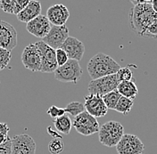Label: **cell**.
<instances>
[{
  "label": "cell",
  "mask_w": 157,
  "mask_h": 154,
  "mask_svg": "<svg viewBox=\"0 0 157 154\" xmlns=\"http://www.w3.org/2000/svg\"><path fill=\"white\" fill-rule=\"evenodd\" d=\"M51 27L52 25L48 17L46 15L40 14L37 18L27 23L26 29L31 35L39 39H44L48 34Z\"/></svg>",
  "instance_id": "cell-14"
},
{
  "label": "cell",
  "mask_w": 157,
  "mask_h": 154,
  "mask_svg": "<svg viewBox=\"0 0 157 154\" xmlns=\"http://www.w3.org/2000/svg\"><path fill=\"white\" fill-rule=\"evenodd\" d=\"M29 2V0H0V9L5 13L17 15Z\"/></svg>",
  "instance_id": "cell-18"
},
{
  "label": "cell",
  "mask_w": 157,
  "mask_h": 154,
  "mask_svg": "<svg viewBox=\"0 0 157 154\" xmlns=\"http://www.w3.org/2000/svg\"><path fill=\"white\" fill-rule=\"evenodd\" d=\"M11 58H12L11 51L0 48V70H3L4 69L8 66Z\"/></svg>",
  "instance_id": "cell-26"
},
{
  "label": "cell",
  "mask_w": 157,
  "mask_h": 154,
  "mask_svg": "<svg viewBox=\"0 0 157 154\" xmlns=\"http://www.w3.org/2000/svg\"><path fill=\"white\" fill-rule=\"evenodd\" d=\"M17 45V32L13 25L0 20V48L12 51Z\"/></svg>",
  "instance_id": "cell-12"
},
{
  "label": "cell",
  "mask_w": 157,
  "mask_h": 154,
  "mask_svg": "<svg viewBox=\"0 0 157 154\" xmlns=\"http://www.w3.org/2000/svg\"><path fill=\"white\" fill-rule=\"evenodd\" d=\"M21 62L23 66L32 72L40 71L41 59L39 49L35 43H31L23 49L21 54Z\"/></svg>",
  "instance_id": "cell-10"
},
{
  "label": "cell",
  "mask_w": 157,
  "mask_h": 154,
  "mask_svg": "<svg viewBox=\"0 0 157 154\" xmlns=\"http://www.w3.org/2000/svg\"><path fill=\"white\" fill-rule=\"evenodd\" d=\"M11 148L12 154H35L37 146L30 135L21 134L11 139Z\"/></svg>",
  "instance_id": "cell-9"
},
{
  "label": "cell",
  "mask_w": 157,
  "mask_h": 154,
  "mask_svg": "<svg viewBox=\"0 0 157 154\" xmlns=\"http://www.w3.org/2000/svg\"><path fill=\"white\" fill-rule=\"evenodd\" d=\"M62 49L66 53L69 60H75L79 62L84 55L85 46L84 44L74 37H70L62 46Z\"/></svg>",
  "instance_id": "cell-16"
},
{
  "label": "cell",
  "mask_w": 157,
  "mask_h": 154,
  "mask_svg": "<svg viewBox=\"0 0 157 154\" xmlns=\"http://www.w3.org/2000/svg\"><path fill=\"white\" fill-rule=\"evenodd\" d=\"M39 49L40 59H41V68L40 72L51 73L55 72L58 68L56 57V50L51 48L43 41H39L35 43Z\"/></svg>",
  "instance_id": "cell-7"
},
{
  "label": "cell",
  "mask_w": 157,
  "mask_h": 154,
  "mask_svg": "<svg viewBox=\"0 0 157 154\" xmlns=\"http://www.w3.org/2000/svg\"><path fill=\"white\" fill-rule=\"evenodd\" d=\"M87 69L92 80H95L116 74L121 66L111 56L103 53H98L89 60Z\"/></svg>",
  "instance_id": "cell-2"
},
{
  "label": "cell",
  "mask_w": 157,
  "mask_h": 154,
  "mask_svg": "<svg viewBox=\"0 0 157 154\" xmlns=\"http://www.w3.org/2000/svg\"><path fill=\"white\" fill-rule=\"evenodd\" d=\"M72 126L76 129L78 134L84 136H89L98 133L100 129L98 119L88 114L86 111L74 118Z\"/></svg>",
  "instance_id": "cell-6"
},
{
  "label": "cell",
  "mask_w": 157,
  "mask_h": 154,
  "mask_svg": "<svg viewBox=\"0 0 157 154\" xmlns=\"http://www.w3.org/2000/svg\"><path fill=\"white\" fill-rule=\"evenodd\" d=\"M8 132H9V127L7 124L0 122V145L5 144L9 136H8Z\"/></svg>",
  "instance_id": "cell-29"
},
{
  "label": "cell",
  "mask_w": 157,
  "mask_h": 154,
  "mask_svg": "<svg viewBox=\"0 0 157 154\" xmlns=\"http://www.w3.org/2000/svg\"><path fill=\"white\" fill-rule=\"evenodd\" d=\"M69 29L66 25L63 26H52L48 34L42 39V41L51 48L57 50L62 48L64 41L68 39Z\"/></svg>",
  "instance_id": "cell-11"
},
{
  "label": "cell",
  "mask_w": 157,
  "mask_h": 154,
  "mask_svg": "<svg viewBox=\"0 0 157 154\" xmlns=\"http://www.w3.org/2000/svg\"><path fill=\"white\" fill-rule=\"evenodd\" d=\"M117 78L120 82H124V81H132L133 78V72L132 70L128 67L121 68L118 72L116 73Z\"/></svg>",
  "instance_id": "cell-25"
},
{
  "label": "cell",
  "mask_w": 157,
  "mask_h": 154,
  "mask_svg": "<svg viewBox=\"0 0 157 154\" xmlns=\"http://www.w3.org/2000/svg\"><path fill=\"white\" fill-rule=\"evenodd\" d=\"M129 26L139 37H144L147 29L157 20V13L154 11L150 1L134 6L129 11Z\"/></svg>",
  "instance_id": "cell-1"
},
{
  "label": "cell",
  "mask_w": 157,
  "mask_h": 154,
  "mask_svg": "<svg viewBox=\"0 0 157 154\" xmlns=\"http://www.w3.org/2000/svg\"><path fill=\"white\" fill-rule=\"evenodd\" d=\"M124 135V127L120 122L108 121L100 126L98 132L99 142L106 147H116Z\"/></svg>",
  "instance_id": "cell-3"
},
{
  "label": "cell",
  "mask_w": 157,
  "mask_h": 154,
  "mask_svg": "<svg viewBox=\"0 0 157 154\" xmlns=\"http://www.w3.org/2000/svg\"><path fill=\"white\" fill-rule=\"evenodd\" d=\"M144 37H150L157 39V20L154 21V23L147 29Z\"/></svg>",
  "instance_id": "cell-30"
},
{
  "label": "cell",
  "mask_w": 157,
  "mask_h": 154,
  "mask_svg": "<svg viewBox=\"0 0 157 154\" xmlns=\"http://www.w3.org/2000/svg\"><path fill=\"white\" fill-rule=\"evenodd\" d=\"M46 16L53 26H63L66 25V21L70 17V12L65 6L56 4L49 7Z\"/></svg>",
  "instance_id": "cell-15"
},
{
  "label": "cell",
  "mask_w": 157,
  "mask_h": 154,
  "mask_svg": "<svg viewBox=\"0 0 157 154\" xmlns=\"http://www.w3.org/2000/svg\"><path fill=\"white\" fill-rule=\"evenodd\" d=\"M150 4L152 5V7L154 11L157 13V0H153V1H150Z\"/></svg>",
  "instance_id": "cell-32"
},
{
  "label": "cell",
  "mask_w": 157,
  "mask_h": 154,
  "mask_svg": "<svg viewBox=\"0 0 157 154\" xmlns=\"http://www.w3.org/2000/svg\"><path fill=\"white\" fill-rule=\"evenodd\" d=\"M121 96L118 93L117 90H115L111 93H108L105 96H102V98L108 110H115V107L117 105L118 101L120 100Z\"/></svg>",
  "instance_id": "cell-22"
},
{
  "label": "cell",
  "mask_w": 157,
  "mask_h": 154,
  "mask_svg": "<svg viewBox=\"0 0 157 154\" xmlns=\"http://www.w3.org/2000/svg\"><path fill=\"white\" fill-rule=\"evenodd\" d=\"M63 143L59 138L52 139L48 144V151L51 154H60L63 151Z\"/></svg>",
  "instance_id": "cell-24"
},
{
  "label": "cell",
  "mask_w": 157,
  "mask_h": 154,
  "mask_svg": "<svg viewBox=\"0 0 157 154\" xmlns=\"http://www.w3.org/2000/svg\"><path fill=\"white\" fill-rule=\"evenodd\" d=\"M41 13V3L39 1L31 0L29 4L17 14L20 21L28 23L30 21L37 18Z\"/></svg>",
  "instance_id": "cell-17"
},
{
  "label": "cell",
  "mask_w": 157,
  "mask_h": 154,
  "mask_svg": "<svg viewBox=\"0 0 157 154\" xmlns=\"http://www.w3.org/2000/svg\"><path fill=\"white\" fill-rule=\"evenodd\" d=\"M0 154H12V148H11V139L0 145Z\"/></svg>",
  "instance_id": "cell-31"
},
{
  "label": "cell",
  "mask_w": 157,
  "mask_h": 154,
  "mask_svg": "<svg viewBox=\"0 0 157 154\" xmlns=\"http://www.w3.org/2000/svg\"><path fill=\"white\" fill-rule=\"evenodd\" d=\"M130 2H131V4H133L134 6H137V5H140V4H145V3H147V1H146V0H142V1H139V0H137V1L131 0Z\"/></svg>",
  "instance_id": "cell-33"
},
{
  "label": "cell",
  "mask_w": 157,
  "mask_h": 154,
  "mask_svg": "<svg viewBox=\"0 0 157 154\" xmlns=\"http://www.w3.org/2000/svg\"><path fill=\"white\" fill-rule=\"evenodd\" d=\"M85 103L84 107L88 114L94 118H102L107 114L108 109L104 103L102 96L98 95L89 94L84 97Z\"/></svg>",
  "instance_id": "cell-13"
},
{
  "label": "cell",
  "mask_w": 157,
  "mask_h": 154,
  "mask_svg": "<svg viewBox=\"0 0 157 154\" xmlns=\"http://www.w3.org/2000/svg\"><path fill=\"white\" fill-rule=\"evenodd\" d=\"M118 93L123 97L134 100L138 94V89L133 81L120 82L117 87Z\"/></svg>",
  "instance_id": "cell-19"
},
{
  "label": "cell",
  "mask_w": 157,
  "mask_h": 154,
  "mask_svg": "<svg viewBox=\"0 0 157 154\" xmlns=\"http://www.w3.org/2000/svg\"><path fill=\"white\" fill-rule=\"evenodd\" d=\"M56 62H57L58 67L64 65L69 61V58L66 53L62 48L56 50Z\"/></svg>",
  "instance_id": "cell-28"
},
{
  "label": "cell",
  "mask_w": 157,
  "mask_h": 154,
  "mask_svg": "<svg viewBox=\"0 0 157 154\" xmlns=\"http://www.w3.org/2000/svg\"><path fill=\"white\" fill-rule=\"evenodd\" d=\"M119 83L120 81L117 78L116 74H113L98 79L91 80L88 84V90L89 94L104 96L108 93L117 90Z\"/></svg>",
  "instance_id": "cell-5"
},
{
  "label": "cell",
  "mask_w": 157,
  "mask_h": 154,
  "mask_svg": "<svg viewBox=\"0 0 157 154\" xmlns=\"http://www.w3.org/2000/svg\"><path fill=\"white\" fill-rule=\"evenodd\" d=\"M48 114L52 118L56 119L57 118H60L62 116L65 115V110L64 108H60V107H57V106L52 105L48 110Z\"/></svg>",
  "instance_id": "cell-27"
},
{
  "label": "cell",
  "mask_w": 157,
  "mask_h": 154,
  "mask_svg": "<svg viewBox=\"0 0 157 154\" xmlns=\"http://www.w3.org/2000/svg\"><path fill=\"white\" fill-rule=\"evenodd\" d=\"M64 110L65 112L68 113L69 115L75 118L85 111V107L83 103L79 102H71L64 108Z\"/></svg>",
  "instance_id": "cell-23"
},
{
  "label": "cell",
  "mask_w": 157,
  "mask_h": 154,
  "mask_svg": "<svg viewBox=\"0 0 157 154\" xmlns=\"http://www.w3.org/2000/svg\"><path fill=\"white\" fill-rule=\"evenodd\" d=\"M133 104H134L133 100L126 98V97L121 96L120 100L118 101L117 105L115 107L114 111H116L123 115H128V113L131 111Z\"/></svg>",
  "instance_id": "cell-21"
},
{
  "label": "cell",
  "mask_w": 157,
  "mask_h": 154,
  "mask_svg": "<svg viewBox=\"0 0 157 154\" xmlns=\"http://www.w3.org/2000/svg\"><path fill=\"white\" fill-rule=\"evenodd\" d=\"M54 73L58 81L77 84L82 77L83 71L78 61L69 60L64 65L57 68Z\"/></svg>",
  "instance_id": "cell-4"
},
{
  "label": "cell",
  "mask_w": 157,
  "mask_h": 154,
  "mask_svg": "<svg viewBox=\"0 0 157 154\" xmlns=\"http://www.w3.org/2000/svg\"><path fill=\"white\" fill-rule=\"evenodd\" d=\"M54 124H55L56 130L63 135H69L71 130V127H72L71 119L70 116L67 114L56 118L54 120Z\"/></svg>",
  "instance_id": "cell-20"
},
{
  "label": "cell",
  "mask_w": 157,
  "mask_h": 154,
  "mask_svg": "<svg viewBox=\"0 0 157 154\" xmlns=\"http://www.w3.org/2000/svg\"><path fill=\"white\" fill-rule=\"evenodd\" d=\"M145 145L137 135L124 134L121 141L116 145L119 154H142Z\"/></svg>",
  "instance_id": "cell-8"
}]
</instances>
